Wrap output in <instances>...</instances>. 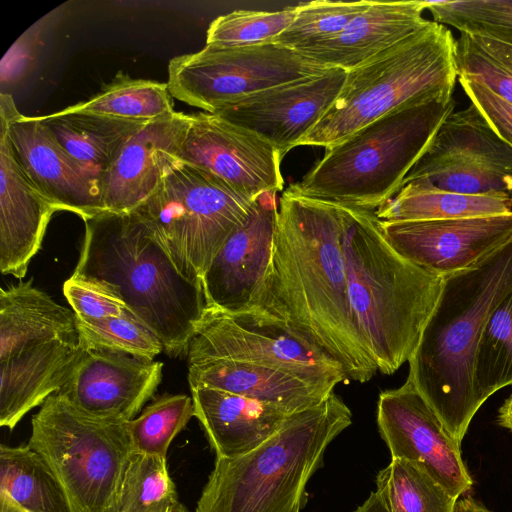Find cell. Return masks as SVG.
I'll list each match as a JSON object with an SVG mask.
<instances>
[{
  "label": "cell",
  "mask_w": 512,
  "mask_h": 512,
  "mask_svg": "<svg viewBox=\"0 0 512 512\" xmlns=\"http://www.w3.org/2000/svg\"><path fill=\"white\" fill-rule=\"evenodd\" d=\"M283 323L335 359L349 380L378 371L352 312L339 205L282 192L272 256L251 311Z\"/></svg>",
  "instance_id": "cell-1"
},
{
  "label": "cell",
  "mask_w": 512,
  "mask_h": 512,
  "mask_svg": "<svg viewBox=\"0 0 512 512\" xmlns=\"http://www.w3.org/2000/svg\"><path fill=\"white\" fill-rule=\"evenodd\" d=\"M84 223L71 276L119 299L161 340L165 353L187 354L206 308L201 282L180 272L135 212H103Z\"/></svg>",
  "instance_id": "cell-2"
},
{
  "label": "cell",
  "mask_w": 512,
  "mask_h": 512,
  "mask_svg": "<svg viewBox=\"0 0 512 512\" xmlns=\"http://www.w3.org/2000/svg\"><path fill=\"white\" fill-rule=\"evenodd\" d=\"M512 290V237L474 266L442 278L438 300L409 359L408 377L461 444L479 410L474 360L493 309Z\"/></svg>",
  "instance_id": "cell-3"
},
{
  "label": "cell",
  "mask_w": 512,
  "mask_h": 512,
  "mask_svg": "<svg viewBox=\"0 0 512 512\" xmlns=\"http://www.w3.org/2000/svg\"><path fill=\"white\" fill-rule=\"evenodd\" d=\"M339 209L355 322L378 371L390 375L415 352L442 278L399 254L375 211L345 205Z\"/></svg>",
  "instance_id": "cell-4"
},
{
  "label": "cell",
  "mask_w": 512,
  "mask_h": 512,
  "mask_svg": "<svg viewBox=\"0 0 512 512\" xmlns=\"http://www.w3.org/2000/svg\"><path fill=\"white\" fill-rule=\"evenodd\" d=\"M351 422L350 409L334 392L293 413L254 450L215 459L195 512H300L327 447Z\"/></svg>",
  "instance_id": "cell-5"
},
{
  "label": "cell",
  "mask_w": 512,
  "mask_h": 512,
  "mask_svg": "<svg viewBox=\"0 0 512 512\" xmlns=\"http://www.w3.org/2000/svg\"><path fill=\"white\" fill-rule=\"evenodd\" d=\"M454 109L448 93L413 99L326 148L290 187L309 198L376 211L398 192Z\"/></svg>",
  "instance_id": "cell-6"
},
{
  "label": "cell",
  "mask_w": 512,
  "mask_h": 512,
  "mask_svg": "<svg viewBox=\"0 0 512 512\" xmlns=\"http://www.w3.org/2000/svg\"><path fill=\"white\" fill-rule=\"evenodd\" d=\"M455 41L447 26L429 20L347 71L336 100L299 146L329 148L413 99L452 94L458 79Z\"/></svg>",
  "instance_id": "cell-7"
},
{
  "label": "cell",
  "mask_w": 512,
  "mask_h": 512,
  "mask_svg": "<svg viewBox=\"0 0 512 512\" xmlns=\"http://www.w3.org/2000/svg\"><path fill=\"white\" fill-rule=\"evenodd\" d=\"M28 446L57 479L69 512H119L133 452L126 423L91 416L59 393L32 416Z\"/></svg>",
  "instance_id": "cell-8"
},
{
  "label": "cell",
  "mask_w": 512,
  "mask_h": 512,
  "mask_svg": "<svg viewBox=\"0 0 512 512\" xmlns=\"http://www.w3.org/2000/svg\"><path fill=\"white\" fill-rule=\"evenodd\" d=\"M255 200L213 174L180 160L134 212L180 272L201 282L215 255L246 218Z\"/></svg>",
  "instance_id": "cell-9"
},
{
  "label": "cell",
  "mask_w": 512,
  "mask_h": 512,
  "mask_svg": "<svg viewBox=\"0 0 512 512\" xmlns=\"http://www.w3.org/2000/svg\"><path fill=\"white\" fill-rule=\"evenodd\" d=\"M327 70L275 42L252 46L206 44L198 52L170 60L167 85L172 97L214 113L250 94Z\"/></svg>",
  "instance_id": "cell-10"
},
{
  "label": "cell",
  "mask_w": 512,
  "mask_h": 512,
  "mask_svg": "<svg viewBox=\"0 0 512 512\" xmlns=\"http://www.w3.org/2000/svg\"><path fill=\"white\" fill-rule=\"evenodd\" d=\"M187 358L265 365L334 385L349 381L335 359L283 323L255 313L230 314L207 306L190 340Z\"/></svg>",
  "instance_id": "cell-11"
},
{
  "label": "cell",
  "mask_w": 512,
  "mask_h": 512,
  "mask_svg": "<svg viewBox=\"0 0 512 512\" xmlns=\"http://www.w3.org/2000/svg\"><path fill=\"white\" fill-rule=\"evenodd\" d=\"M414 180L463 194L512 195V147L470 103L443 121L402 185Z\"/></svg>",
  "instance_id": "cell-12"
},
{
  "label": "cell",
  "mask_w": 512,
  "mask_h": 512,
  "mask_svg": "<svg viewBox=\"0 0 512 512\" xmlns=\"http://www.w3.org/2000/svg\"><path fill=\"white\" fill-rule=\"evenodd\" d=\"M376 420L391 459L418 465L457 499L471 490L473 480L462 459L461 444L409 377L400 387L379 394Z\"/></svg>",
  "instance_id": "cell-13"
},
{
  "label": "cell",
  "mask_w": 512,
  "mask_h": 512,
  "mask_svg": "<svg viewBox=\"0 0 512 512\" xmlns=\"http://www.w3.org/2000/svg\"><path fill=\"white\" fill-rule=\"evenodd\" d=\"M0 131L31 182L58 211L83 221L104 212L98 180L69 155L41 116L21 114L5 92L0 93Z\"/></svg>",
  "instance_id": "cell-14"
},
{
  "label": "cell",
  "mask_w": 512,
  "mask_h": 512,
  "mask_svg": "<svg viewBox=\"0 0 512 512\" xmlns=\"http://www.w3.org/2000/svg\"><path fill=\"white\" fill-rule=\"evenodd\" d=\"M180 159L256 199L283 190L280 152L268 141L212 113L192 114Z\"/></svg>",
  "instance_id": "cell-15"
},
{
  "label": "cell",
  "mask_w": 512,
  "mask_h": 512,
  "mask_svg": "<svg viewBox=\"0 0 512 512\" xmlns=\"http://www.w3.org/2000/svg\"><path fill=\"white\" fill-rule=\"evenodd\" d=\"M346 75L345 70L329 69L250 94L212 114L254 132L283 157L300 145L334 103Z\"/></svg>",
  "instance_id": "cell-16"
},
{
  "label": "cell",
  "mask_w": 512,
  "mask_h": 512,
  "mask_svg": "<svg viewBox=\"0 0 512 512\" xmlns=\"http://www.w3.org/2000/svg\"><path fill=\"white\" fill-rule=\"evenodd\" d=\"M380 224L399 254L440 278L474 266L512 237V211L443 220H380Z\"/></svg>",
  "instance_id": "cell-17"
},
{
  "label": "cell",
  "mask_w": 512,
  "mask_h": 512,
  "mask_svg": "<svg viewBox=\"0 0 512 512\" xmlns=\"http://www.w3.org/2000/svg\"><path fill=\"white\" fill-rule=\"evenodd\" d=\"M277 192H264L225 240L201 279L206 306L251 311L269 266L278 216Z\"/></svg>",
  "instance_id": "cell-18"
},
{
  "label": "cell",
  "mask_w": 512,
  "mask_h": 512,
  "mask_svg": "<svg viewBox=\"0 0 512 512\" xmlns=\"http://www.w3.org/2000/svg\"><path fill=\"white\" fill-rule=\"evenodd\" d=\"M163 363L108 350L83 349L57 392L85 413L126 423L153 397Z\"/></svg>",
  "instance_id": "cell-19"
},
{
  "label": "cell",
  "mask_w": 512,
  "mask_h": 512,
  "mask_svg": "<svg viewBox=\"0 0 512 512\" xmlns=\"http://www.w3.org/2000/svg\"><path fill=\"white\" fill-rule=\"evenodd\" d=\"M192 116L174 112L146 122L123 144L98 180L104 212L132 213L177 164Z\"/></svg>",
  "instance_id": "cell-20"
},
{
  "label": "cell",
  "mask_w": 512,
  "mask_h": 512,
  "mask_svg": "<svg viewBox=\"0 0 512 512\" xmlns=\"http://www.w3.org/2000/svg\"><path fill=\"white\" fill-rule=\"evenodd\" d=\"M57 207L31 182L0 131V270L25 277Z\"/></svg>",
  "instance_id": "cell-21"
},
{
  "label": "cell",
  "mask_w": 512,
  "mask_h": 512,
  "mask_svg": "<svg viewBox=\"0 0 512 512\" xmlns=\"http://www.w3.org/2000/svg\"><path fill=\"white\" fill-rule=\"evenodd\" d=\"M424 10L425 1H372L337 35L298 52L326 68L349 71L425 26Z\"/></svg>",
  "instance_id": "cell-22"
},
{
  "label": "cell",
  "mask_w": 512,
  "mask_h": 512,
  "mask_svg": "<svg viewBox=\"0 0 512 512\" xmlns=\"http://www.w3.org/2000/svg\"><path fill=\"white\" fill-rule=\"evenodd\" d=\"M197 420L216 458L248 453L283 427L295 413L241 395L190 387Z\"/></svg>",
  "instance_id": "cell-23"
},
{
  "label": "cell",
  "mask_w": 512,
  "mask_h": 512,
  "mask_svg": "<svg viewBox=\"0 0 512 512\" xmlns=\"http://www.w3.org/2000/svg\"><path fill=\"white\" fill-rule=\"evenodd\" d=\"M190 387H207L298 412L320 404L336 385L308 380L292 372L252 363L188 360Z\"/></svg>",
  "instance_id": "cell-24"
},
{
  "label": "cell",
  "mask_w": 512,
  "mask_h": 512,
  "mask_svg": "<svg viewBox=\"0 0 512 512\" xmlns=\"http://www.w3.org/2000/svg\"><path fill=\"white\" fill-rule=\"evenodd\" d=\"M82 352L79 342L49 341L0 361V425L13 430L57 393Z\"/></svg>",
  "instance_id": "cell-25"
},
{
  "label": "cell",
  "mask_w": 512,
  "mask_h": 512,
  "mask_svg": "<svg viewBox=\"0 0 512 512\" xmlns=\"http://www.w3.org/2000/svg\"><path fill=\"white\" fill-rule=\"evenodd\" d=\"M33 279L0 290V361L49 342H79L73 310L32 284Z\"/></svg>",
  "instance_id": "cell-26"
},
{
  "label": "cell",
  "mask_w": 512,
  "mask_h": 512,
  "mask_svg": "<svg viewBox=\"0 0 512 512\" xmlns=\"http://www.w3.org/2000/svg\"><path fill=\"white\" fill-rule=\"evenodd\" d=\"M512 211V195L507 193L463 194L414 180L399 191L375 214L381 221H426L488 216Z\"/></svg>",
  "instance_id": "cell-27"
},
{
  "label": "cell",
  "mask_w": 512,
  "mask_h": 512,
  "mask_svg": "<svg viewBox=\"0 0 512 512\" xmlns=\"http://www.w3.org/2000/svg\"><path fill=\"white\" fill-rule=\"evenodd\" d=\"M41 119L69 155L97 180L127 139L146 123L66 109Z\"/></svg>",
  "instance_id": "cell-28"
},
{
  "label": "cell",
  "mask_w": 512,
  "mask_h": 512,
  "mask_svg": "<svg viewBox=\"0 0 512 512\" xmlns=\"http://www.w3.org/2000/svg\"><path fill=\"white\" fill-rule=\"evenodd\" d=\"M0 492L30 512H69L53 472L28 444L0 445Z\"/></svg>",
  "instance_id": "cell-29"
},
{
  "label": "cell",
  "mask_w": 512,
  "mask_h": 512,
  "mask_svg": "<svg viewBox=\"0 0 512 512\" xmlns=\"http://www.w3.org/2000/svg\"><path fill=\"white\" fill-rule=\"evenodd\" d=\"M65 109L141 122L175 112L167 83L133 79L121 72L92 98Z\"/></svg>",
  "instance_id": "cell-30"
},
{
  "label": "cell",
  "mask_w": 512,
  "mask_h": 512,
  "mask_svg": "<svg viewBox=\"0 0 512 512\" xmlns=\"http://www.w3.org/2000/svg\"><path fill=\"white\" fill-rule=\"evenodd\" d=\"M512 385V290L491 312L481 333L474 360L473 389L483 403Z\"/></svg>",
  "instance_id": "cell-31"
},
{
  "label": "cell",
  "mask_w": 512,
  "mask_h": 512,
  "mask_svg": "<svg viewBox=\"0 0 512 512\" xmlns=\"http://www.w3.org/2000/svg\"><path fill=\"white\" fill-rule=\"evenodd\" d=\"M376 486L391 512H454L458 501L421 467L404 459H391L377 474Z\"/></svg>",
  "instance_id": "cell-32"
},
{
  "label": "cell",
  "mask_w": 512,
  "mask_h": 512,
  "mask_svg": "<svg viewBox=\"0 0 512 512\" xmlns=\"http://www.w3.org/2000/svg\"><path fill=\"white\" fill-rule=\"evenodd\" d=\"M193 416L191 396L164 394L158 397L139 416L126 422L133 451L167 458L171 442Z\"/></svg>",
  "instance_id": "cell-33"
},
{
  "label": "cell",
  "mask_w": 512,
  "mask_h": 512,
  "mask_svg": "<svg viewBox=\"0 0 512 512\" xmlns=\"http://www.w3.org/2000/svg\"><path fill=\"white\" fill-rule=\"evenodd\" d=\"M177 503L167 458L133 451L123 480L119 512H162Z\"/></svg>",
  "instance_id": "cell-34"
},
{
  "label": "cell",
  "mask_w": 512,
  "mask_h": 512,
  "mask_svg": "<svg viewBox=\"0 0 512 512\" xmlns=\"http://www.w3.org/2000/svg\"><path fill=\"white\" fill-rule=\"evenodd\" d=\"M433 20L512 46V0L425 1Z\"/></svg>",
  "instance_id": "cell-35"
},
{
  "label": "cell",
  "mask_w": 512,
  "mask_h": 512,
  "mask_svg": "<svg viewBox=\"0 0 512 512\" xmlns=\"http://www.w3.org/2000/svg\"><path fill=\"white\" fill-rule=\"evenodd\" d=\"M76 319L83 349L121 352L151 360L164 351L161 340L132 315Z\"/></svg>",
  "instance_id": "cell-36"
},
{
  "label": "cell",
  "mask_w": 512,
  "mask_h": 512,
  "mask_svg": "<svg viewBox=\"0 0 512 512\" xmlns=\"http://www.w3.org/2000/svg\"><path fill=\"white\" fill-rule=\"evenodd\" d=\"M372 1L332 2L316 0L297 5V13L275 43L299 51L327 40L339 32Z\"/></svg>",
  "instance_id": "cell-37"
},
{
  "label": "cell",
  "mask_w": 512,
  "mask_h": 512,
  "mask_svg": "<svg viewBox=\"0 0 512 512\" xmlns=\"http://www.w3.org/2000/svg\"><path fill=\"white\" fill-rule=\"evenodd\" d=\"M297 7L266 12L235 10L220 15L207 29L206 44L216 46H252L274 43L294 20Z\"/></svg>",
  "instance_id": "cell-38"
},
{
  "label": "cell",
  "mask_w": 512,
  "mask_h": 512,
  "mask_svg": "<svg viewBox=\"0 0 512 512\" xmlns=\"http://www.w3.org/2000/svg\"><path fill=\"white\" fill-rule=\"evenodd\" d=\"M458 79L482 83L499 97L512 103V74L483 51L468 33L455 41Z\"/></svg>",
  "instance_id": "cell-39"
},
{
  "label": "cell",
  "mask_w": 512,
  "mask_h": 512,
  "mask_svg": "<svg viewBox=\"0 0 512 512\" xmlns=\"http://www.w3.org/2000/svg\"><path fill=\"white\" fill-rule=\"evenodd\" d=\"M63 294L79 318L100 319L132 315L116 297L91 283L72 276L64 282Z\"/></svg>",
  "instance_id": "cell-40"
},
{
  "label": "cell",
  "mask_w": 512,
  "mask_h": 512,
  "mask_svg": "<svg viewBox=\"0 0 512 512\" xmlns=\"http://www.w3.org/2000/svg\"><path fill=\"white\" fill-rule=\"evenodd\" d=\"M463 90L495 133L512 147V103L496 95L482 83L458 79Z\"/></svg>",
  "instance_id": "cell-41"
},
{
  "label": "cell",
  "mask_w": 512,
  "mask_h": 512,
  "mask_svg": "<svg viewBox=\"0 0 512 512\" xmlns=\"http://www.w3.org/2000/svg\"><path fill=\"white\" fill-rule=\"evenodd\" d=\"M45 17L26 30L9 48L0 63L2 89L18 83L29 72L40 44Z\"/></svg>",
  "instance_id": "cell-42"
},
{
  "label": "cell",
  "mask_w": 512,
  "mask_h": 512,
  "mask_svg": "<svg viewBox=\"0 0 512 512\" xmlns=\"http://www.w3.org/2000/svg\"><path fill=\"white\" fill-rule=\"evenodd\" d=\"M474 42L512 74V46L500 41L470 34Z\"/></svg>",
  "instance_id": "cell-43"
},
{
  "label": "cell",
  "mask_w": 512,
  "mask_h": 512,
  "mask_svg": "<svg viewBox=\"0 0 512 512\" xmlns=\"http://www.w3.org/2000/svg\"><path fill=\"white\" fill-rule=\"evenodd\" d=\"M353 512H391L385 500L377 492H371L366 501Z\"/></svg>",
  "instance_id": "cell-44"
},
{
  "label": "cell",
  "mask_w": 512,
  "mask_h": 512,
  "mask_svg": "<svg viewBox=\"0 0 512 512\" xmlns=\"http://www.w3.org/2000/svg\"><path fill=\"white\" fill-rule=\"evenodd\" d=\"M497 422L501 427L512 432V394L499 408Z\"/></svg>",
  "instance_id": "cell-45"
},
{
  "label": "cell",
  "mask_w": 512,
  "mask_h": 512,
  "mask_svg": "<svg viewBox=\"0 0 512 512\" xmlns=\"http://www.w3.org/2000/svg\"><path fill=\"white\" fill-rule=\"evenodd\" d=\"M454 512H492L482 503L470 497L457 501Z\"/></svg>",
  "instance_id": "cell-46"
},
{
  "label": "cell",
  "mask_w": 512,
  "mask_h": 512,
  "mask_svg": "<svg viewBox=\"0 0 512 512\" xmlns=\"http://www.w3.org/2000/svg\"><path fill=\"white\" fill-rule=\"evenodd\" d=\"M0 512H30L16 503L10 496L0 492Z\"/></svg>",
  "instance_id": "cell-47"
},
{
  "label": "cell",
  "mask_w": 512,
  "mask_h": 512,
  "mask_svg": "<svg viewBox=\"0 0 512 512\" xmlns=\"http://www.w3.org/2000/svg\"><path fill=\"white\" fill-rule=\"evenodd\" d=\"M162 512H190V511L187 509V507L185 505H183L179 502L176 505H174L173 507H171L165 511H162Z\"/></svg>",
  "instance_id": "cell-48"
}]
</instances>
